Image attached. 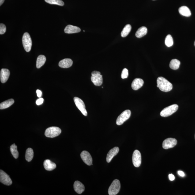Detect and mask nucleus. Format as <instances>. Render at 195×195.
Wrapping results in <instances>:
<instances>
[{
    "instance_id": "32",
    "label": "nucleus",
    "mask_w": 195,
    "mask_h": 195,
    "mask_svg": "<svg viewBox=\"0 0 195 195\" xmlns=\"http://www.w3.org/2000/svg\"><path fill=\"white\" fill-rule=\"evenodd\" d=\"M43 100H43V99L42 98H39V99L36 100V103L37 105H40L42 104L43 103Z\"/></svg>"
},
{
    "instance_id": "11",
    "label": "nucleus",
    "mask_w": 195,
    "mask_h": 195,
    "mask_svg": "<svg viewBox=\"0 0 195 195\" xmlns=\"http://www.w3.org/2000/svg\"><path fill=\"white\" fill-rule=\"evenodd\" d=\"M0 181L3 184L7 186L11 185L13 183L9 176L2 170L0 171Z\"/></svg>"
},
{
    "instance_id": "25",
    "label": "nucleus",
    "mask_w": 195,
    "mask_h": 195,
    "mask_svg": "<svg viewBox=\"0 0 195 195\" xmlns=\"http://www.w3.org/2000/svg\"><path fill=\"white\" fill-rule=\"evenodd\" d=\"M34 156V152L32 148H29L27 150L25 154L26 160L28 162L32 160Z\"/></svg>"
},
{
    "instance_id": "8",
    "label": "nucleus",
    "mask_w": 195,
    "mask_h": 195,
    "mask_svg": "<svg viewBox=\"0 0 195 195\" xmlns=\"http://www.w3.org/2000/svg\"><path fill=\"white\" fill-rule=\"evenodd\" d=\"M74 100L75 104L78 108L80 110L83 115L85 116H87L88 113L85 108V105L83 100L77 97H75L74 98Z\"/></svg>"
},
{
    "instance_id": "30",
    "label": "nucleus",
    "mask_w": 195,
    "mask_h": 195,
    "mask_svg": "<svg viewBox=\"0 0 195 195\" xmlns=\"http://www.w3.org/2000/svg\"><path fill=\"white\" fill-rule=\"evenodd\" d=\"M128 76V71L126 69H124L121 73V77L122 79L127 78Z\"/></svg>"
},
{
    "instance_id": "19",
    "label": "nucleus",
    "mask_w": 195,
    "mask_h": 195,
    "mask_svg": "<svg viewBox=\"0 0 195 195\" xmlns=\"http://www.w3.org/2000/svg\"><path fill=\"white\" fill-rule=\"evenodd\" d=\"M43 166H44L45 169L48 171H51L57 167L56 164L49 159L45 160L43 163Z\"/></svg>"
},
{
    "instance_id": "7",
    "label": "nucleus",
    "mask_w": 195,
    "mask_h": 195,
    "mask_svg": "<svg viewBox=\"0 0 195 195\" xmlns=\"http://www.w3.org/2000/svg\"><path fill=\"white\" fill-rule=\"evenodd\" d=\"M130 110H126L123 111L117 118L116 121L117 125H120L122 124L124 122L130 118Z\"/></svg>"
},
{
    "instance_id": "31",
    "label": "nucleus",
    "mask_w": 195,
    "mask_h": 195,
    "mask_svg": "<svg viewBox=\"0 0 195 195\" xmlns=\"http://www.w3.org/2000/svg\"><path fill=\"white\" fill-rule=\"evenodd\" d=\"M6 31V27L5 24L1 23L0 24V34L3 35Z\"/></svg>"
},
{
    "instance_id": "10",
    "label": "nucleus",
    "mask_w": 195,
    "mask_h": 195,
    "mask_svg": "<svg viewBox=\"0 0 195 195\" xmlns=\"http://www.w3.org/2000/svg\"><path fill=\"white\" fill-rule=\"evenodd\" d=\"M177 144V141L174 138H168L163 141L162 147L164 149H168L174 148Z\"/></svg>"
},
{
    "instance_id": "13",
    "label": "nucleus",
    "mask_w": 195,
    "mask_h": 195,
    "mask_svg": "<svg viewBox=\"0 0 195 195\" xmlns=\"http://www.w3.org/2000/svg\"><path fill=\"white\" fill-rule=\"evenodd\" d=\"M119 148L118 147H114V148L110 150L108 153L106 158V161L107 163H110L111 162L112 158L119 152Z\"/></svg>"
},
{
    "instance_id": "1",
    "label": "nucleus",
    "mask_w": 195,
    "mask_h": 195,
    "mask_svg": "<svg viewBox=\"0 0 195 195\" xmlns=\"http://www.w3.org/2000/svg\"><path fill=\"white\" fill-rule=\"evenodd\" d=\"M157 87L159 88L161 91L167 92L171 91L173 85L167 79L162 77L158 78L157 80Z\"/></svg>"
},
{
    "instance_id": "24",
    "label": "nucleus",
    "mask_w": 195,
    "mask_h": 195,
    "mask_svg": "<svg viewBox=\"0 0 195 195\" xmlns=\"http://www.w3.org/2000/svg\"><path fill=\"white\" fill-rule=\"evenodd\" d=\"M180 62L178 59H174L171 60L170 64V69L173 70H177L179 68Z\"/></svg>"
},
{
    "instance_id": "37",
    "label": "nucleus",
    "mask_w": 195,
    "mask_h": 195,
    "mask_svg": "<svg viewBox=\"0 0 195 195\" xmlns=\"http://www.w3.org/2000/svg\"><path fill=\"white\" fill-rule=\"evenodd\" d=\"M194 46H195V42H194Z\"/></svg>"
},
{
    "instance_id": "33",
    "label": "nucleus",
    "mask_w": 195,
    "mask_h": 195,
    "mask_svg": "<svg viewBox=\"0 0 195 195\" xmlns=\"http://www.w3.org/2000/svg\"><path fill=\"white\" fill-rule=\"evenodd\" d=\"M169 178L170 181H174V179H175V177H174V176L173 174H170L169 175Z\"/></svg>"
},
{
    "instance_id": "22",
    "label": "nucleus",
    "mask_w": 195,
    "mask_h": 195,
    "mask_svg": "<svg viewBox=\"0 0 195 195\" xmlns=\"http://www.w3.org/2000/svg\"><path fill=\"white\" fill-rule=\"evenodd\" d=\"M14 103V100L13 99H9L3 102L0 104V109L3 110L7 108L12 105Z\"/></svg>"
},
{
    "instance_id": "17",
    "label": "nucleus",
    "mask_w": 195,
    "mask_h": 195,
    "mask_svg": "<svg viewBox=\"0 0 195 195\" xmlns=\"http://www.w3.org/2000/svg\"><path fill=\"white\" fill-rule=\"evenodd\" d=\"M73 187L75 191L79 194L83 193L85 189L84 185L78 181H76L75 182Z\"/></svg>"
},
{
    "instance_id": "29",
    "label": "nucleus",
    "mask_w": 195,
    "mask_h": 195,
    "mask_svg": "<svg viewBox=\"0 0 195 195\" xmlns=\"http://www.w3.org/2000/svg\"><path fill=\"white\" fill-rule=\"evenodd\" d=\"M45 1L51 5H58L60 6H63L65 4L62 0H45Z\"/></svg>"
},
{
    "instance_id": "18",
    "label": "nucleus",
    "mask_w": 195,
    "mask_h": 195,
    "mask_svg": "<svg viewBox=\"0 0 195 195\" xmlns=\"http://www.w3.org/2000/svg\"><path fill=\"white\" fill-rule=\"evenodd\" d=\"M73 61L70 59H65L60 61L59 65L60 67L66 69L71 67Z\"/></svg>"
},
{
    "instance_id": "12",
    "label": "nucleus",
    "mask_w": 195,
    "mask_h": 195,
    "mask_svg": "<svg viewBox=\"0 0 195 195\" xmlns=\"http://www.w3.org/2000/svg\"><path fill=\"white\" fill-rule=\"evenodd\" d=\"M81 157L83 161L87 165L91 166L93 164L92 157L88 151H84L82 152Z\"/></svg>"
},
{
    "instance_id": "14",
    "label": "nucleus",
    "mask_w": 195,
    "mask_h": 195,
    "mask_svg": "<svg viewBox=\"0 0 195 195\" xmlns=\"http://www.w3.org/2000/svg\"><path fill=\"white\" fill-rule=\"evenodd\" d=\"M9 75H10V72L9 69H1V73H0L1 83H5L6 82L9 78Z\"/></svg>"
},
{
    "instance_id": "20",
    "label": "nucleus",
    "mask_w": 195,
    "mask_h": 195,
    "mask_svg": "<svg viewBox=\"0 0 195 195\" xmlns=\"http://www.w3.org/2000/svg\"><path fill=\"white\" fill-rule=\"evenodd\" d=\"M178 12L181 15L185 17H189L191 15V12L187 7L183 6L178 9Z\"/></svg>"
},
{
    "instance_id": "4",
    "label": "nucleus",
    "mask_w": 195,
    "mask_h": 195,
    "mask_svg": "<svg viewBox=\"0 0 195 195\" xmlns=\"http://www.w3.org/2000/svg\"><path fill=\"white\" fill-rule=\"evenodd\" d=\"M22 42L24 49L27 52L31 51L32 46V41L29 34L28 33H25L23 35Z\"/></svg>"
},
{
    "instance_id": "6",
    "label": "nucleus",
    "mask_w": 195,
    "mask_h": 195,
    "mask_svg": "<svg viewBox=\"0 0 195 195\" xmlns=\"http://www.w3.org/2000/svg\"><path fill=\"white\" fill-rule=\"evenodd\" d=\"M91 81L96 86H100L103 83V77L100 73L97 71H94L91 73Z\"/></svg>"
},
{
    "instance_id": "28",
    "label": "nucleus",
    "mask_w": 195,
    "mask_h": 195,
    "mask_svg": "<svg viewBox=\"0 0 195 195\" xmlns=\"http://www.w3.org/2000/svg\"><path fill=\"white\" fill-rule=\"evenodd\" d=\"M165 43L166 45L168 47H171L174 44V41L171 35H168L166 36Z\"/></svg>"
},
{
    "instance_id": "38",
    "label": "nucleus",
    "mask_w": 195,
    "mask_h": 195,
    "mask_svg": "<svg viewBox=\"0 0 195 195\" xmlns=\"http://www.w3.org/2000/svg\"></svg>"
},
{
    "instance_id": "34",
    "label": "nucleus",
    "mask_w": 195,
    "mask_h": 195,
    "mask_svg": "<svg viewBox=\"0 0 195 195\" xmlns=\"http://www.w3.org/2000/svg\"><path fill=\"white\" fill-rule=\"evenodd\" d=\"M38 97L40 98L42 96V91L39 90H37L36 91Z\"/></svg>"
},
{
    "instance_id": "15",
    "label": "nucleus",
    "mask_w": 195,
    "mask_h": 195,
    "mask_svg": "<svg viewBox=\"0 0 195 195\" xmlns=\"http://www.w3.org/2000/svg\"><path fill=\"white\" fill-rule=\"evenodd\" d=\"M144 84V81L142 79L140 78H136L132 82V89L136 91L141 88Z\"/></svg>"
},
{
    "instance_id": "21",
    "label": "nucleus",
    "mask_w": 195,
    "mask_h": 195,
    "mask_svg": "<svg viewBox=\"0 0 195 195\" xmlns=\"http://www.w3.org/2000/svg\"><path fill=\"white\" fill-rule=\"evenodd\" d=\"M148 29L146 27H141L138 29L136 32V36L137 38H141L146 35Z\"/></svg>"
},
{
    "instance_id": "26",
    "label": "nucleus",
    "mask_w": 195,
    "mask_h": 195,
    "mask_svg": "<svg viewBox=\"0 0 195 195\" xmlns=\"http://www.w3.org/2000/svg\"><path fill=\"white\" fill-rule=\"evenodd\" d=\"M132 29L131 26L130 24H127L124 28L121 33V36L122 37H126L129 35Z\"/></svg>"
},
{
    "instance_id": "23",
    "label": "nucleus",
    "mask_w": 195,
    "mask_h": 195,
    "mask_svg": "<svg viewBox=\"0 0 195 195\" xmlns=\"http://www.w3.org/2000/svg\"><path fill=\"white\" fill-rule=\"evenodd\" d=\"M46 61V57L43 55H40L38 57L37 61L36 67L37 69H40L44 65Z\"/></svg>"
},
{
    "instance_id": "3",
    "label": "nucleus",
    "mask_w": 195,
    "mask_h": 195,
    "mask_svg": "<svg viewBox=\"0 0 195 195\" xmlns=\"http://www.w3.org/2000/svg\"><path fill=\"white\" fill-rule=\"evenodd\" d=\"M121 185L119 180H114L109 187L108 193L110 195H116L118 193L120 189Z\"/></svg>"
},
{
    "instance_id": "5",
    "label": "nucleus",
    "mask_w": 195,
    "mask_h": 195,
    "mask_svg": "<svg viewBox=\"0 0 195 195\" xmlns=\"http://www.w3.org/2000/svg\"><path fill=\"white\" fill-rule=\"evenodd\" d=\"M178 105L174 104L168 106L163 109L160 113L161 116L167 117L170 116L178 110Z\"/></svg>"
},
{
    "instance_id": "16",
    "label": "nucleus",
    "mask_w": 195,
    "mask_h": 195,
    "mask_svg": "<svg viewBox=\"0 0 195 195\" xmlns=\"http://www.w3.org/2000/svg\"><path fill=\"white\" fill-rule=\"evenodd\" d=\"M80 31L81 29L79 27L71 25L67 26L65 29V33L67 34L77 33Z\"/></svg>"
},
{
    "instance_id": "36",
    "label": "nucleus",
    "mask_w": 195,
    "mask_h": 195,
    "mask_svg": "<svg viewBox=\"0 0 195 195\" xmlns=\"http://www.w3.org/2000/svg\"><path fill=\"white\" fill-rule=\"evenodd\" d=\"M5 0H0V5H2L3 4Z\"/></svg>"
},
{
    "instance_id": "27",
    "label": "nucleus",
    "mask_w": 195,
    "mask_h": 195,
    "mask_svg": "<svg viewBox=\"0 0 195 195\" xmlns=\"http://www.w3.org/2000/svg\"><path fill=\"white\" fill-rule=\"evenodd\" d=\"M10 151L12 155L15 159H17L18 158L19 153L17 150V146L15 144H12L10 148Z\"/></svg>"
},
{
    "instance_id": "9",
    "label": "nucleus",
    "mask_w": 195,
    "mask_h": 195,
    "mask_svg": "<svg viewBox=\"0 0 195 195\" xmlns=\"http://www.w3.org/2000/svg\"><path fill=\"white\" fill-rule=\"evenodd\" d=\"M132 162L135 167H138L141 163V155L140 151L136 150L134 151L132 156Z\"/></svg>"
},
{
    "instance_id": "2",
    "label": "nucleus",
    "mask_w": 195,
    "mask_h": 195,
    "mask_svg": "<svg viewBox=\"0 0 195 195\" xmlns=\"http://www.w3.org/2000/svg\"><path fill=\"white\" fill-rule=\"evenodd\" d=\"M62 132L61 129L58 127L52 126L48 128L45 132V136L49 138H54L59 135Z\"/></svg>"
},
{
    "instance_id": "35",
    "label": "nucleus",
    "mask_w": 195,
    "mask_h": 195,
    "mask_svg": "<svg viewBox=\"0 0 195 195\" xmlns=\"http://www.w3.org/2000/svg\"><path fill=\"white\" fill-rule=\"evenodd\" d=\"M178 174L181 177H184L185 176L184 173L181 170H179L178 171Z\"/></svg>"
}]
</instances>
